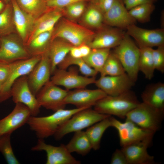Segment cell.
Instances as JSON below:
<instances>
[{
	"label": "cell",
	"mask_w": 164,
	"mask_h": 164,
	"mask_svg": "<svg viewBox=\"0 0 164 164\" xmlns=\"http://www.w3.org/2000/svg\"><path fill=\"white\" fill-rule=\"evenodd\" d=\"M88 108L58 110L49 116H31L27 122L38 138L44 139L54 135L62 125L77 112Z\"/></svg>",
	"instance_id": "obj_1"
},
{
	"label": "cell",
	"mask_w": 164,
	"mask_h": 164,
	"mask_svg": "<svg viewBox=\"0 0 164 164\" xmlns=\"http://www.w3.org/2000/svg\"><path fill=\"white\" fill-rule=\"evenodd\" d=\"M140 102L131 90L115 96L107 95L94 105V109L100 113L125 118L127 114Z\"/></svg>",
	"instance_id": "obj_2"
},
{
	"label": "cell",
	"mask_w": 164,
	"mask_h": 164,
	"mask_svg": "<svg viewBox=\"0 0 164 164\" xmlns=\"http://www.w3.org/2000/svg\"><path fill=\"white\" fill-rule=\"evenodd\" d=\"M58 22L54 28L52 40L56 38H61L73 46L88 45L95 33L92 30L66 18L62 17Z\"/></svg>",
	"instance_id": "obj_3"
},
{
	"label": "cell",
	"mask_w": 164,
	"mask_h": 164,
	"mask_svg": "<svg viewBox=\"0 0 164 164\" xmlns=\"http://www.w3.org/2000/svg\"><path fill=\"white\" fill-rule=\"evenodd\" d=\"M118 59L125 73L135 82L138 72L140 49L126 32L120 43L112 52Z\"/></svg>",
	"instance_id": "obj_4"
},
{
	"label": "cell",
	"mask_w": 164,
	"mask_h": 164,
	"mask_svg": "<svg viewBox=\"0 0 164 164\" xmlns=\"http://www.w3.org/2000/svg\"><path fill=\"white\" fill-rule=\"evenodd\" d=\"M111 116L99 113L91 108L83 109L66 121L54 136L56 140H60L69 133L81 131Z\"/></svg>",
	"instance_id": "obj_5"
},
{
	"label": "cell",
	"mask_w": 164,
	"mask_h": 164,
	"mask_svg": "<svg viewBox=\"0 0 164 164\" xmlns=\"http://www.w3.org/2000/svg\"><path fill=\"white\" fill-rule=\"evenodd\" d=\"M164 113L142 102L130 111L125 118L140 127L155 133L160 128Z\"/></svg>",
	"instance_id": "obj_6"
},
{
	"label": "cell",
	"mask_w": 164,
	"mask_h": 164,
	"mask_svg": "<svg viewBox=\"0 0 164 164\" xmlns=\"http://www.w3.org/2000/svg\"><path fill=\"white\" fill-rule=\"evenodd\" d=\"M111 127L117 130L121 146L122 147L153 137L155 133L143 128L133 122L125 120L122 122L111 116Z\"/></svg>",
	"instance_id": "obj_7"
},
{
	"label": "cell",
	"mask_w": 164,
	"mask_h": 164,
	"mask_svg": "<svg viewBox=\"0 0 164 164\" xmlns=\"http://www.w3.org/2000/svg\"><path fill=\"white\" fill-rule=\"evenodd\" d=\"M0 62L7 63L31 57L22 41L11 34L0 38Z\"/></svg>",
	"instance_id": "obj_8"
},
{
	"label": "cell",
	"mask_w": 164,
	"mask_h": 164,
	"mask_svg": "<svg viewBox=\"0 0 164 164\" xmlns=\"http://www.w3.org/2000/svg\"><path fill=\"white\" fill-rule=\"evenodd\" d=\"M41 56H32L10 63V73L7 80L2 86L0 93V103L11 97V89L14 82L20 77L28 75L40 60Z\"/></svg>",
	"instance_id": "obj_9"
},
{
	"label": "cell",
	"mask_w": 164,
	"mask_h": 164,
	"mask_svg": "<svg viewBox=\"0 0 164 164\" xmlns=\"http://www.w3.org/2000/svg\"><path fill=\"white\" fill-rule=\"evenodd\" d=\"M69 90H64L50 80L41 89L36 96L40 106L55 111L64 109V100Z\"/></svg>",
	"instance_id": "obj_10"
},
{
	"label": "cell",
	"mask_w": 164,
	"mask_h": 164,
	"mask_svg": "<svg viewBox=\"0 0 164 164\" xmlns=\"http://www.w3.org/2000/svg\"><path fill=\"white\" fill-rule=\"evenodd\" d=\"M11 95L15 104L21 103L26 106L31 116H37L39 113L41 107L29 86L27 75L20 77L14 82L11 89Z\"/></svg>",
	"instance_id": "obj_11"
},
{
	"label": "cell",
	"mask_w": 164,
	"mask_h": 164,
	"mask_svg": "<svg viewBox=\"0 0 164 164\" xmlns=\"http://www.w3.org/2000/svg\"><path fill=\"white\" fill-rule=\"evenodd\" d=\"M126 30V33L135 40L139 48H152L164 45V29L163 28L148 29L134 24L128 27Z\"/></svg>",
	"instance_id": "obj_12"
},
{
	"label": "cell",
	"mask_w": 164,
	"mask_h": 164,
	"mask_svg": "<svg viewBox=\"0 0 164 164\" xmlns=\"http://www.w3.org/2000/svg\"><path fill=\"white\" fill-rule=\"evenodd\" d=\"M50 80L53 84L64 87L67 90L72 89L85 88L87 86L94 83L95 77H87L79 75L73 69L68 71L56 68Z\"/></svg>",
	"instance_id": "obj_13"
},
{
	"label": "cell",
	"mask_w": 164,
	"mask_h": 164,
	"mask_svg": "<svg viewBox=\"0 0 164 164\" xmlns=\"http://www.w3.org/2000/svg\"><path fill=\"white\" fill-rule=\"evenodd\" d=\"M135 83L125 73L116 76H101L94 84L107 95L115 96L130 90Z\"/></svg>",
	"instance_id": "obj_14"
},
{
	"label": "cell",
	"mask_w": 164,
	"mask_h": 164,
	"mask_svg": "<svg viewBox=\"0 0 164 164\" xmlns=\"http://www.w3.org/2000/svg\"><path fill=\"white\" fill-rule=\"evenodd\" d=\"M51 62L48 51L41 56L40 60L27 75L29 86L36 96L41 89L50 80Z\"/></svg>",
	"instance_id": "obj_15"
},
{
	"label": "cell",
	"mask_w": 164,
	"mask_h": 164,
	"mask_svg": "<svg viewBox=\"0 0 164 164\" xmlns=\"http://www.w3.org/2000/svg\"><path fill=\"white\" fill-rule=\"evenodd\" d=\"M33 151H45L46 153V164H80L67 149L66 145L61 144L58 146L46 143L43 139L38 138L37 144L32 147Z\"/></svg>",
	"instance_id": "obj_16"
},
{
	"label": "cell",
	"mask_w": 164,
	"mask_h": 164,
	"mask_svg": "<svg viewBox=\"0 0 164 164\" xmlns=\"http://www.w3.org/2000/svg\"><path fill=\"white\" fill-rule=\"evenodd\" d=\"M122 0H115L110 9L104 15V23L107 26L123 30L135 24Z\"/></svg>",
	"instance_id": "obj_17"
},
{
	"label": "cell",
	"mask_w": 164,
	"mask_h": 164,
	"mask_svg": "<svg viewBox=\"0 0 164 164\" xmlns=\"http://www.w3.org/2000/svg\"><path fill=\"white\" fill-rule=\"evenodd\" d=\"M31 116L29 108L25 105L15 104L11 112L0 120V136L11 134L15 130L27 123Z\"/></svg>",
	"instance_id": "obj_18"
},
{
	"label": "cell",
	"mask_w": 164,
	"mask_h": 164,
	"mask_svg": "<svg viewBox=\"0 0 164 164\" xmlns=\"http://www.w3.org/2000/svg\"><path fill=\"white\" fill-rule=\"evenodd\" d=\"M125 33L122 29L103 26L98 30L88 45L91 49L114 48L120 43Z\"/></svg>",
	"instance_id": "obj_19"
},
{
	"label": "cell",
	"mask_w": 164,
	"mask_h": 164,
	"mask_svg": "<svg viewBox=\"0 0 164 164\" xmlns=\"http://www.w3.org/2000/svg\"><path fill=\"white\" fill-rule=\"evenodd\" d=\"M107 95L99 89L95 90L77 89L69 91L64 104H71L77 108H90L94 106L98 101Z\"/></svg>",
	"instance_id": "obj_20"
},
{
	"label": "cell",
	"mask_w": 164,
	"mask_h": 164,
	"mask_svg": "<svg viewBox=\"0 0 164 164\" xmlns=\"http://www.w3.org/2000/svg\"><path fill=\"white\" fill-rule=\"evenodd\" d=\"M153 137L122 147L121 149L127 159L128 164H153L154 157L149 155L147 149Z\"/></svg>",
	"instance_id": "obj_21"
},
{
	"label": "cell",
	"mask_w": 164,
	"mask_h": 164,
	"mask_svg": "<svg viewBox=\"0 0 164 164\" xmlns=\"http://www.w3.org/2000/svg\"><path fill=\"white\" fill-rule=\"evenodd\" d=\"M13 22L20 39L26 45L32 30L36 19L22 10L15 0H10Z\"/></svg>",
	"instance_id": "obj_22"
},
{
	"label": "cell",
	"mask_w": 164,
	"mask_h": 164,
	"mask_svg": "<svg viewBox=\"0 0 164 164\" xmlns=\"http://www.w3.org/2000/svg\"><path fill=\"white\" fill-rule=\"evenodd\" d=\"M64 13L63 8H49L45 13L36 19L26 43L38 34L53 29L56 24L64 16Z\"/></svg>",
	"instance_id": "obj_23"
},
{
	"label": "cell",
	"mask_w": 164,
	"mask_h": 164,
	"mask_svg": "<svg viewBox=\"0 0 164 164\" xmlns=\"http://www.w3.org/2000/svg\"><path fill=\"white\" fill-rule=\"evenodd\" d=\"M73 46L61 38H56L52 40L48 53L51 62V73L52 75L58 65L69 54Z\"/></svg>",
	"instance_id": "obj_24"
},
{
	"label": "cell",
	"mask_w": 164,
	"mask_h": 164,
	"mask_svg": "<svg viewBox=\"0 0 164 164\" xmlns=\"http://www.w3.org/2000/svg\"><path fill=\"white\" fill-rule=\"evenodd\" d=\"M143 102L164 111V84L161 82L147 85L141 95Z\"/></svg>",
	"instance_id": "obj_25"
},
{
	"label": "cell",
	"mask_w": 164,
	"mask_h": 164,
	"mask_svg": "<svg viewBox=\"0 0 164 164\" xmlns=\"http://www.w3.org/2000/svg\"><path fill=\"white\" fill-rule=\"evenodd\" d=\"M53 29L38 34L26 44V46L31 56L42 55L48 51Z\"/></svg>",
	"instance_id": "obj_26"
},
{
	"label": "cell",
	"mask_w": 164,
	"mask_h": 164,
	"mask_svg": "<svg viewBox=\"0 0 164 164\" xmlns=\"http://www.w3.org/2000/svg\"><path fill=\"white\" fill-rule=\"evenodd\" d=\"M83 26L91 30H98L104 26V14L94 3L91 2L81 16Z\"/></svg>",
	"instance_id": "obj_27"
},
{
	"label": "cell",
	"mask_w": 164,
	"mask_h": 164,
	"mask_svg": "<svg viewBox=\"0 0 164 164\" xmlns=\"http://www.w3.org/2000/svg\"><path fill=\"white\" fill-rule=\"evenodd\" d=\"M66 146L70 153L76 152L82 156L87 155L92 149L85 132L82 130L75 132Z\"/></svg>",
	"instance_id": "obj_28"
},
{
	"label": "cell",
	"mask_w": 164,
	"mask_h": 164,
	"mask_svg": "<svg viewBox=\"0 0 164 164\" xmlns=\"http://www.w3.org/2000/svg\"><path fill=\"white\" fill-rule=\"evenodd\" d=\"M110 117L89 127L85 132L94 150H97L100 149L103 134L108 128L111 127Z\"/></svg>",
	"instance_id": "obj_29"
},
{
	"label": "cell",
	"mask_w": 164,
	"mask_h": 164,
	"mask_svg": "<svg viewBox=\"0 0 164 164\" xmlns=\"http://www.w3.org/2000/svg\"><path fill=\"white\" fill-rule=\"evenodd\" d=\"M140 49L138 61L139 71L142 73L146 78L151 80L153 77L155 70L152 58V48L144 47Z\"/></svg>",
	"instance_id": "obj_30"
},
{
	"label": "cell",
	"mask_w": 164,
	"mask_h": 164,
	"mask_svg": "<svg viewBox=\"0 0 164 164\" xmlns=\"http://www.w3.org/2000/svg\"><path fill=\"white\" fill-rule=\"evenodd\" d=\"M110 52V49H92L89 54L83 59L89 66L100 73Z\"/></svg>",
	"instance_id": "obj_31"
},
{
	"label": "cell",
	"mask_w": 164,
	"mask_h": 164,
	"mask_svg": "<svg viewBox=\"0 0 164 164\" xmlns=\"http://www.w3.org/2000/svg\"><path fill=\"white\" fill-rule=\"evenodd\" d=\"M20 7L36 19L45 13L49 9L46 0H15Z\"/></svg>",
	"instance_id": "obj_32"
},
{
	"label": "cell",
	"mask_w": 164,
	"mask_h": 164,
	"mask_svg": "<svg viewBox=\"0 0 164 164\" xmlns=\"http://www.w3.org/2000/svg\"><path fill=\"white\" fill-rule=\"evenodd\" d=\"M73 65L77 66L81 73L86 77H95L98 73L89 66L83 58H73L69 54L57 67L60 69L66 70L70 66Z\"/></svg>",
	"instance_id": "obj_33"
},
{
	"label": "cell",
	"mask_w": 164,
	"mask_h": 164,
	"mask_svg": "<svg viewBox=\"0 0 164 164\" xmlns=\"http://www.w3.org/2000/svg\"><path fill=\"white\" fill-rule=\"evenodd\" d=\"M101 76H116L125 73L121 62L112 52H111L101 72Z\"/></svg>",
	"instance_id": "obj_34"
},
{
	"label": "cell",
	"mask_w": 164,
	"mask_h": 164,
	"mask_svg": "<svg viewBox=\"0 0 164 164\" xmlns=\"http://www.w3.org/2000/svg\"><path fill=\"white\" fill-rule=\"evenodd\" d=\"M14 26L12 5L6 4L3 10L0 13V36L11 34Z\"/></svg>",
	"instance_id": "obj_35"
},
{
	"label": "cell",
	"mask_w": 164,
	"mask_h": 164,
	"mask_svg": "<svg viewBox=\"0 0 164 164\" xmlns=\"http://www.w3.org/2000/svg\"><path fill=\"white\" fill-rule=\"evenodd\" d=\"M155 9L153 3L143 4L135 6L128 10L132 17L136 21L145 23L149 21L151 15Z\"/></svg>",
	"instance_id": "obj_36"
},
{
	"label": "cell",
	"mask_w": 164,
	"mask_h": 164,
	"mask_svg": "<svg viewBox=\"0 0 164 164\" xmlns=\"http://www.w3.org/2000/svg\"><path fill=\"white\" fill-rule=\"evenodd\" d=\"M11 134H7L0 136V152L7 163L9 164H19L13 152L11 142Z\"/></svg>",
	"instance_id": "obj_37"
},
{
	"label": "cell",
	"mask_w": 164,
	"mask_h": 164,
	"mask_svg": "<svg viewBox=\"0 0 164 164\" xmlns=\"http://www.w3.org/2000/svg\"><path fill=\"white\" fill-rule=\"evenodd\" d=\"M86 8V2L74 3L63 8L64 16L66 18L75 22V20L81 17Z\"/></svg>",
	"instance_id": "obj_38"
},
{
	"label": "cell",
	"mask_w": 164,
	"mask_h": 164,
	"mask_svg": "<svg viewBox=\"0 0 164 164\" xmlns=\"http://www.w3.org/2000/svg\"><path fill=\"white\" fill-rule=\"evenodd\" d=\"M152 56L155 70L164 72V45L152 49Z\"/></svg>",
	"instance_id": "obj_39"
},
{
	"label": "cell",
	"mask_w": 164,
	"mask_h": 164,
	"mask_svg": "<svg viewBox=\"0 0 164 164\" xmlns=\"http://www.w3.org/2000/svg\"><path fill=\"white\" fill-rule=\"evenodd\" d=\"M90 1L91 0H46V3L49 8L63 9L76 2Z\"/></svg>",
	"instance_id": "obj_40"
},
{
	"label": "cell",
	"mask_w": 164,
	"mask_h": 164,
	"mask_svg": "<svg viewBox=\"0 0 164 164\" xmlns=\"http://www.w3.org/2000/svg\"><path fill=\"white\" fill-rule=\"evenodd\" d=\"M111 164H128L126 157L121 149H116L111 158Z\"/></svg>",
	"instance_id": "obj_41"
},
{
	"label": "cell",
	"mask_w": 164,
	"mask_h": 164,
	"mask_svg": "<svg viewBox=\"0 0 164 164\" xmlns=\"http://www.w3.org/2000/svg\"><path fill=\"white\" fill-rule=\"evenodd\" d=\"M10 71V63L0 62V83L2 86L7 80Z\"/></svg>",
	"instance_id": "obj_42"
},
{
	"label": "cell",
	"mask_w": 164,
	"mask_h": 164,
	"mask_svg": "<svg viewBox=\"0 0 164 164\" xmlns=\"http://www.w3.org/2000/svg\"><path fill=\"white\" fill-rule=\"evenodd\" d=\"M127 9L129 10L131 9L141 5L153 3L156 0H122Z\"/></svg>",
	"instance_id": "obj_43"
},
{
	"label": "cell",
	"mask_w": 164,
	"mask_h": 164,
	"mask_svg": "<svg viewBox=\"0 0 164 164\" xmlns=\"http://www.w3.org/2000/svg\"><path fill=\"white\" fill-rule=\"evenodd\" d=\"M114 1L115 0H97L94 4L104 15L111 7Z\"/></svg>",
	"instance_id": "obj_44"
},
{
	"label": "cell",
	"mask_w": 164,
	"mask_h": 164,
	"mask_svg": "<svg viewBox=\"0 0 164 164\" xmlns=\"http://www.w3.org/2000/svg\"><path fill=\"white\" fill-rule=\"evenodd\" d=\"M69 54L70 56L73 58H82L78 46H72L70 50Z\"/></svg>",
	"instance_id": "obj_45"
},
{
	"label": "cell",
	"mask_w": 164,
	"mask_h": 164,
	"mask_svg": "<svg viewBox=\"0 0 164 164\" xmlns=\"http://www.w3.org/2000/svg\"><path fill=\"white\" fill-rule=\"evenodd\" d=\"M82 58L88 55L90 53L91 48L87 44H83L78 46Z\"/></svg>",
	"instance_id": "obj_46"
},
{
	"label": "cell",
	"mask_w": 164,
	"mask_h": 164,
	"mask_svg": "<svg viewBox=\"0 0 164 164\" xmlns=\"http://www.w3.org/2000/svg\"><path fill=\"white\" fill-rule=\"evenodd\" d=\"M6 3L3 0H0V13L4 9Z\"/></svg>",
	"instance_id": "obj_47"
},
{
	"label": "cell",
	"mask_w": 164,
	"mask_h": 164,
	"mask_svg": "<svg viewBox=\"0 0 164 164\" xmlns=\"http://www.w3.org/2000/svg\"><path fill=\"white\" fill-rule=\"evenodd\" d=\"M4 1L6 4L10 2V1H11L10 0H2Z\"/></svg>",
	"instance_id": "obj_48"
},
{
	"label": "cell",
	"mask_w": 164,
	"mask_h": 164,
	"mask_svg": "<svg viewBox=\"0 0 164 164\" xmlns=\"http://www.w3.org/2000/svg\"><path fill=\"white\" fill-rule=\"evenodd\" d=\"M97 0H91L90 2L94 3L97 1Z\"/></svg>",
	"instance_id": "obj_49"
},
{
	"label": "cell",
	"mask_w": 164,
	"mask_h": 164,
	"mask_svg": "<svg viewBox=\"0 0 164 164\" xmlns=\"http://www.w3.org/2000/svg\"><path fill=\"white\" fill-rule=\"evenodd\" d=\"M2 87V85L0 83V93L1 91Z\"/></svg>",
	"instance_id": "obj_50"
},
{
	"label": "cell",
	"mask_w": 164,
	"mask_h": 164,
	"mask_svg": "<svg viewBox=\"0 0 164 164\" xmlns=\"http://www.w3.org/2000/svg\"></svg>",
	"instance_id": "obj_51"
}]
</instances>
